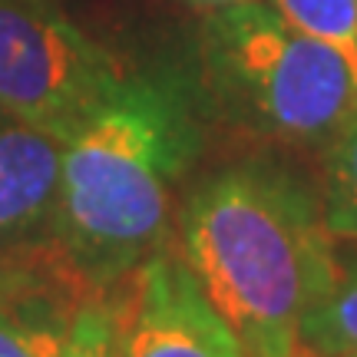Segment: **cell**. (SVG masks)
<instances>
[{"mask_svg":"<svg viewBox=\"0 0 357 357\" xmlns=\"http://www.w3.org/2000/svg\"><path fill=\"white\" fill-rule=\"evenodd\" d=\"M178 255L252 357H301V324L337 275L321 189L278 155L195 182L178 208Z\"/></svg>","mask_w":357,"mask_h":357,"instance_id":"6da1fadb","label":"cell"},{"mask_svg":"<svg viewBox=\"0 0 357 357\" xmlns=\"http://www.w3.org/2000/svg\"><path fill=\"white\" fill-rule=\"evenodd\" d=\"M195 100L176 73H129L66 139L47 242L83 294L123 284L162 248L202 149Z\"/></svg>","mask_w":357,"mask_h":357,"instance_id":"7a4b0ae2","label":"cell"},{"mask_svg":"<svg viewBox=\"0 0 357 357\" xmlns=\"http://www.w3.org/2000/svg\"><path fill=\"white\" fill-rule=\"evenodd\" d=\"M199 93L218 119L261 142L328 146L357 109V66L261 0L208 10Z\"/></svg>","mask_w":357,"mask_h":357,"instance_id":"3957f363","label":"cell"},{"mask_svg":"<svg viewBox=\"0 0 357 357\" xmlns=\"http://www.w3.org/2000/svg\"><path fill=\"white\" fill-rule=\"evenodd\" d=\"M126 66L56 0H0V113L70 139Z\"/></svg>","mask_w":357,"mask_h":357,"instance_id":"277c9868","label":"cell"},{"mask_svg":"<svg viewBox=\"0 0 357 357\" xmlns=\"http://www.w3.org/2000/svg\"><path fill=\"white\" fill-rule=\"evenodd\" d=\"M123 307L119 357H252L172 248L123 281Z\"/></svg>","mask_w":357,"mask_h":357,"instance_id":"5b68a950","label":"cell"},{"mask_svg":"<svg viewBox=\"0 0 357 357\" xmlns=\"http://www.w3.org/2000/svg\"><path fill=\"white\" fill-rule=\"evenodd\" d=\"M63 146L60 136L0 113V248L47 242Z\"/></svg>","mask_w":357,"mask_h":357,"instance_id":"8992f818","label":"cell"},{"mask_svg":"<svg viewBox=\"0 0 357 357\" xmlns=\"http://www.w3.org/2000/svg\"><path fill=\"white\" fill-rule=\"evenodd\" d=\"M83 298L79 291L33 294L20 305L0 311V357H53L63 344L73 307Z\"/></svg>","mask_w":357,"mask_h":357,"instance_id":"52a82bcc","label":"cell"},{"mask_svg":"<svg viewBox=\"0 0 357 357\" xmlns=\"http://www.w3.org/2000/svg\"><path fill=\"white\" fill-rule=\"evenodd\" d=\"M301 351L311 357L357 354V261H337L331 288L301 324Z\"/></svg>","mask_w":357,"mask_h":357,"instance_id":"ba28073f","label":"cell"},{"mask_svg":"<svg viewBox=\"0 0 357 357\" xmlns=\"http://www.w3.org/2000/svg\"><path fill=\"white\" fill-rule=\"evenodd\" d=\"M321 208H324V225L334 238L357 242V109L324 146Z\"/></svg>","mask_w":357,"mask_h":357,"instance_id":"9c48e42d","label":"cell"},{"mask_svg":"<svg viewBox=\"0 0 357 357\" xmlns=\"http://www.w3.org/2000/svg\"><path fill=\"white\" fill-rule=\"evenodd\" d=\"M123 311V284L83 294L73 307L63 344L53 357H119Z\"/></svg>","mask_w":357,"mask_h":357,"instance_id":"30bf717a","label":"cell"},{"mask_svg":"<svg viewBox=\"0 0 357 357\" xmlns=\"http://www.w3.org/2000/svg\"><path fill=\"white\" fill-rule=\"evenodd\" d=\"M56 288L79 291L73 278L63 271V265L56 261L50 242L0 248V311L20 305L33 294L56 291Z\"/></svg>","mask_w":357,"mask_h":357,"instance_id":"8fae6325","label":"cell"},{"mask_svg":"<svg viewBox=\"0 0 357 357\" xmlns=\"http://www.w3.org/2000/svg\"><path fill=\"white\" fill-rule=\"evenodd\" d=\"M281 20L324 40L357 66V0H265Z\"/></svg>","mask_w":357,"mask_h":357,"instance_id":"7c38bea8","label":"cell"},{"mask_svg":"<svg viewBox=\"0 0 357 357\" xmlns=\"http://www.w3.org/2000/svg\"><path fill=\"white\" fill-rule=\"evenodd\" d=\"M192 7H199V10H218V7H229V3H242V0H189Z\"/></svg>","mask_w":357,"mask_h":357,"instance_id":"4fadbf2b","label":"cell"},{"mask_svg":"<svg viewBox=\"0 0 357 357\" xmlns=\"http://www.w3.org/2000/svg\"><path fill=\"white\" fill-rule=\"evenodd\" d=\"M344 357H357V354H344Z\"/></svg>","mask_w":357,"mask_h":357,"instance_id":"5bb4252c","label":"cell"}]
</instances>
